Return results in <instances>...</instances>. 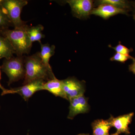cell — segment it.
<instances>
[{"label": "cell", "instance_id": "cell-1", "mask_svg": "<svg viewBox=\"0 0 135 135\" xmlns=\"http://www.w3.org/2000/svg\"><path fill=\"white\" fill-rule=\"evenodd\" d=\"M25 74L23 84L33 80H42L47 81L55 78L51 67L43 62L39 52L24 58Z\"/></svg>", "mask_w": 135, "mask_h": 135}, {"label": "cell", "instance_id": "cell-2", "mask_svg": "<svg viewBox=\"0 0 135 135\" xmlns=\"http://www.w3.org/2000/svg\"><path fill=\"white\" fill-rule=\"evenodd\" d=\"M26 25L22 28L10 30L7 28L0 29V33L8 40L15 50L17 56L29 54L32 43L30 41L27 32Z\"/></svg>", "mask_w": 135, "mask_h": 135}, {"label": "cell", "instance_id": "cell-3", "mask_svg": "<svg viewBox=\"0 0 135 135\" xmlns=\"http://www.w3.org/2000/svg\"><path fill=\"white\" fill-rule=\"evenodd\" d=\"M27 3L26 0H4L2 2L1 4L15 29L27 25L26 22L21 19V15L23 8Z\"/></svg>", "mask_w": 135, "mask_h": 135}, {"label": "cell", "instance_id": "cell-4", "mask_svg": "<svg viewBox=\"0 0 135 135\" xmlns=\"http://www.w3.org/2000/svg\"><path fill=\"white\" fill-rule=\"evenodd\" d=\"M1 68L8 77L9 85L24 78V58L23 56H17L9 59H5Z\"/></svg>", "mask_w": 135, "mask_h": 135}, {"label": "cell", "instance_id": "cell-5", "mask_svg": "<svg viewBox=\"0 0 135 135\" xmlns=\"http://www.w3.org/2000/svg\"><path fill=\"white\" fill-rule=\"evenodd\" d=\"M46 81L42 80L33 81L22 86L7 89L2 95L5 94H17L20 95L25 101H27L35 92L44 90L43 86Z\"/></svg>", "mask_w": 135, "mask_h": 135}, {"label": "cell", "instance_id": "cell-6", "mask_svg": "<svg viewBox=\"0 0 135 135\" xmlns=\"http://www.w3.org/2000/svg\"><path fill=\"white\" fill-rule=\"evenodd\" d=\"M63 91L66 99L84 95L85 91L84 83L80 81L74 77H68L66 79L62 80Z\"/></svg>", "mask_w": 135, "mask_h": 135}, {"label": "cell", "instance_id": "cell-7", "mask_svg": "<svg viewBox=\"0 0 135 135\" xmlns=\"http://www.w3.org/2000/svg\"><path fill=\"white\" fill-rule=\"evenodd\" d=\"M66 2L70 5L73 15L78 18L88 17L93 9V1L90 0H68Z\"/></svg>", "mask_w": 135, "mask_h": 135}, {"label": "cell", "instance_id": "cell-8", "mask_svg": "<svg viewBox=\"0 0 135 135\" xmlns=\"http://www.w3.org/2000/svg\"><path fill=\"white\" fill-rule=\"evenodd\" d=\"M69 101L70 105L68 116L69 119H73L77 114L86 113L89 110L88 98L84 95L71 98Z\"/></svg>", "mask_w": 135, "mask_h": 135}, {"label": "cell", "instance_id": "cell-9", "mask_svg": "<svg viewBox=\"0 0 135 135\" xmlns=\"http://www.w3.org/2000/svg\"><path fill=\"white\" fill-rule=\"evenodd\" d=\"M134 116V113H130L116 118L111 116L112 127L116 129V132L119 134L124 133L127 135L129 134L130 132L129 126L132 122Z\"/></svg>", "mask_w": 135, "mask_h": 135}, {"label": "cell", "instance_id": "cell-10", "mask_svg": "<svg viewBox=\"0 0 135 135\" xmlns=\"http://www.w3.org/2000/svg\"><path fill=\"white\" fill-rule=\"evenodd\" d=\"M90 14L107 19L110 17L118 14L127 15V10L116 7L113 5L102 4L98 5L97 8L93 9Z\"/></svg>", "mask_w": 135, "mask_h": 135}, {"label": "cell", "instance_id": "cell-11", "mask_svg": "<svg viewBox=\"0 0 135 135\" xmlns=\"http://www.w3.org/2000/svg\"><path fill=\"white\" fill-rule=\"evenodd\" d=\"M43 89L56 97H60L66 99L63 91L62 80H58L56 77L46 81L44 84Z\"/></svg>", "mask_w": 135, "mask_h": 135}, {"label": "cell", "instance_id": "cell-12", "mask_svg": "<svg viewBox=\"0 0 135 135\" xmlns=\"http://www.w3.org/2000/svg\"><path fill=\"white\" fill-rule=\"evenodd\" d=\"M93 135H108L111 128V117L108 119H97L92 123Z\"/></svg>", "mask_w": 135, "mask_h": 135}, {"label": "cell", "instance_id": "cell-13", "mask_svg": "<svg viewBox=\"0 0 135 135\" xmlns=\"http://www.w3.org/2000/svg\"><path fill=\"white\" fill-rule=\"evenodd\" d=\"M16 52L7 38L0 33V59H8L13 57Z\"/></svg>", "mask_w": 135, "mask_h": 135}, {"label": "cell", "instance_id": "cell-14", "mask_svg": "<svg viewBox=\"0 0 135 135\" xmlns=\"http://www.w3.org/2000/svg\"><path fill=\"white\" fill-rule=\"evenodd\" d=\"M44 29L43 26L39 25L35 26H28L27 28V32L29 36V40L32 43L34 42H41L42 39L45 37L42 32Z\"/></svg>", "mask_w": 135, "mask_h": 135}, {"label": "cell", "instance_id": "cell-15", "mask_svg": "<svg viewBox=\"0 0 135 135\" xmlns=\"http://www.w3.org/2000/svg\"><path fill=\"white\" fill-rule=\"evenodd\" d=\"M41 51L39 52L40 56L45 64L49 67H51L49 64L50 59L53 56L55 53V46L54 45L50 46L48 44H42L40 43Z\"/></svg>", "mask_w": 135, "mask_h": 135}, {"label": "cell", "instance_id": "cell-16", "mask_svg": "<svg viewBox=\"0 0 135 135\" xmlns=\"http://www.w3.org/2000/svg\"><path fill=\"white\" fill-rule=\"evenodd\" d=\"M97 4H108L116 7L126 9L129 8V4L127 1L123 0H101L97 1Z\"/></svg>", "mask_w": 135, "mask_h": 135}, {"label": "cell", "instance_id": "cell-17", "mask_svg": "<svg viewBox=\"0 0 135 135\" xmlns=\"http://www.w3.org/2000/svg\"><path fill=\"white\" fill-rule=\"evenodd\" d=\"M0 3V29L8 28L10 26L12 25L7 16L4 9Z\"/></svg>", "mask_w": 135, "mask_h": 135}, {"label": "cell", "instance_id": "cell-18", "mask_svg": "<svg viewBox=\"0 0 135 135\" xmlns=\"http://www.w3.org/2000/svg\"><path fill=\"white\" fill-rule=\"evenodd\" d=\"M109 47L113 49L116 51L117 53H120L125 55L130 56L129 53L133 51L132 49H129L123 45H122L120 43L119 44L118 46L113 47L111 46H109Z\"/></svg>", "mask_w": 135, "mask_h": 135}, {"label": "cell", "instance_id": "cell-19", "mask_svg": "<svg viewBox=\"0 0 135 135\" xmlns=\"http://www.w3.org/2000/svg\"><path fill=\"white\" fill-rule=\"evenodd\" d=\"M132 57L122 55L120 53H117L114 55L112 57L110 58V60L112 61H117L121 63H124L128 59H131Z\"/></svg>", "mask_w": 135, "mask_h": 135}, {"label": "cell", "instance_id": "cell-20", "mask_svg": "<svg viewBox=\"0 0 135 135\" xmlns=\"http://www.w3.org/2000/svg\"><path fill=\"white\" fill-rule=\"evenodd\" d=\"M133 61V64L129 66V70L131 71H132L133 70H135V58L132 57V59Z\"/></svg>", "mask_w": 135, "mask_h": 135}, {"label": "cell", "instance_id": "cell-21", "mask_svg": "<svg viewBox=\"0 0 135 135\" xmlns=\"http://www.w3.org/2000/svg\"><path fill=\"white\" fill-rule=\"evenodd\" d=\"M1 67H0V81H1ZM0 89H1L2 90L3 92L2 94L3 93H4L5 92V91L7 90V89H5L4 88H3V87L2 86L1 84V82H0Z\"/></svg>", "mask_w": 135, "mask_h": 135}, {"label": "cell", "instance_id": "cell-22", "mask_svg": "<svg viewBox=\"0 0 135 135\" xmlns=\"http://www.w3.org/2000/svg\"><path fill=\"white\" fill-rule=\"evenodd\" d=\"M120 134H119V133H117V132H116V133H114V134H112L111 135H119Z\"/></svg>", "mask_w": 135, "mask_h": 135}, {"label": "cell", "instance_id": "cell-23", "mask_svg": "<svg viewBox=\"0 0 135 135\" xmlns=\"http://www.w3.org/2000/svg\"><path fill=\"white\" fill-rule=\"evenodd\" d=\"M77 135H89V134H78Z\"/></svg>", "mask_w": 135, "mask_h": 135}, {"label": "cell", "instance_id": "cell-24", "mask_svg": "<svg viewBox=\"0 0 135 135\" xmlns=\"http://www.w3.org/2000/svg\"><path fill=\"white\" fill-rule=\"evenodd\" d=\"M131 72H132L134 74H135V70H133V71H132Z\"/></svg>", "mask_w": 135, "mask_h": 135}, {"label": "cell", "instance_id": "cell-25", "mask_svg": "<svg viewBox=\"0 0 135 135\" xmlns=\"http://www.w3.org/2000/svg\"><path fill=\"white\" fill-rule=\"evenodd\" d=\"M134 20L135 21V13L134 14Z\"/></svg>", "mask_w": 135, "mask_h": 135}, {"label": "cell", "instance_id": "cell-26", "mask_svg": "<svg viewBox=\"0 0 135 135\" xmlns=\"http://www.w3.org/2000/svg\"></svg>", "mask_w": 135, "mask_h": 135}]
</instances>
